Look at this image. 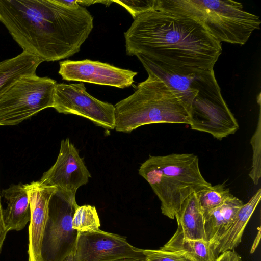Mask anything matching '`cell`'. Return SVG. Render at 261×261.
Returning <instances> with one entry per match:
<instances>
[{"instance_id": "8", "label": "cell", "mask_w": 261, "mask_h": 261, "mask_svg": "<svg viewBox=\"0 0 261 261\" xmlns=\"http://www.w3.org/2000/svg\"><path fill=\"white\" fill-rule=\"evenodd\" d=\"M53 108L58 113L87 118L96 125L114 129L115 109L112 104L89 94L83 83L56 85Z\"/></svg>"}, {"instance_id": "24", "label": "cell", "mask_w": 261, "mask_h": 261, "mask_svg": "<svg viewBox=\"0 0 261 261\" xmlns=\"http://www.w3.org/2000/svg\"><path fill=\"white\" fill-rule=\"evenodd\" d=\"M3 210L0 200V253H1L2 246L8 232L4 223Z\"/></svg>"}, {"instance_id": "4", "label": "cell", "mask_w": 261, "mask_h": 261, "mask_svg": "<svg viewBox=\"0 0 261 261\" xmlns=\"http://www.w3.org/2000/svg\"><path fill=\"white\" fill-rule=\"evenodd\" d=\"M135 92L115 107V129L130 133L154 123L190 124L189 114L171 88L151 72Z\"/></svg>"}, {"instance_id": "28", "label": "cell", "mask_w": 261, "mask_h": 261, "mask_svg": "<svg viewBox=\"0 0 261 261\" xmlns=\"http://www.w3.org/2000/svg\"><path fill=\"white\" fill-rule=\"evenodd\" d=\"M63 261H75L74 251L69 254Z\"/></svg>"}, {"instance_id": "16", "label": "cell", "mask_w": 261, "mask_h": 261, "mask_svg": "<svg viewBox=\"0 0 261 261\" xmlns=\"http://www.w3.org/2000/svg\"><path fill=\"white\" fill-rule=\"evenodd\" d=\"M175 217L184 238L206 241L204 217L195 192L184 201Z\"/></svg>"}, {"instance_id": "17", "label": "cell", "mask_w": 261, "mask_h": 261, "mask_svg": "<svg viewBox=\"0 0 261 261\" xmlns=\"http://www.w3.org/2000/svg\"><path fill=\"white\" fill-rule=\"evenodd\" d=\"M43 62L40 58L24 51L0 61V95L21 76L36 74L38 66Z\"/></svg>"}, {"instance_id": "18", "label": "cell", "mask_w": 261, "mask_h": 261, "mask_svg": "<svg viewBox=\"0 0 261 261\" xmlns=\"http://www.w3.org/2000/svg\"><path fill=\"white\" fill-rule=\"evenodd\" d=\"M160 249L182 254L191 261H216L218 257L209 242L184 238L179 227L168 242Z\"/></svg>"}, {"instance_id": "2", "label": "cell", "mask_w": 261, "mask_h": 261, "mask_svg": "<svg viewBox=\"0 0 261 261\" xmlns=\"http://www.w3.org/2000/svg\"><path fill=\"white\" fill-rule=\"evenodd\" d=\"M0 22L23 51L48 62L80 51L93 28L85 7L59 0H0Z\"/></svg>"}, {"instance_id": "29", "label": "cell", "mask_w": 261, "mask_h": 261, "mask_svg": "<svg viewBox=\"0 0 261 261\" xmlns=\"http://www.w3.org/2000/svg\"><path fill=\"white\" fill-rule=\"evenodd\" d=\"M143 260L140 259L131 258V259H123L119 260L117 261H143Z\"/></svg>"}, {"instance_id": "20", "label": "cell", "mask_w": 261, "mask_h": 261, "mask_svg": "<svg viewBox=\"0 0 261 261\" xmlns=\"http://www.w3.org/2000/svg\"><path fill=\"white\" fill-rule=\"evenodd\" d=\"M100 226V220L95 206H77L72 218V227L77 232L96 230Z\"/></svg>"}, {"instance_id": "10", "label": "cell", "mask_w": 261, "mask_h": 261, "mask_svg": "<svg viewBox=\"0 0 261 261\" xmlns=\"http://www.w3.org/2000/svg\"><path fill=\"white\" fill-rule=\"evenodd\" d=\"M91 174L83 159L68 138L61 142L59 153L55 164L44 172L41 184L56 187L61 192L75 197L77 189L86 184Z\"/></svg>"}, {"instance_id": "7", "label": "cell", "mask_w": 261, "mask_h": 261, "mask_svg": "<svg viewBox=\"0 0 261 261\" xmlns=\"http://www.w3.org/2000/svg\"><path fill=\"white\" fill-rule=\"evenodd\" d=\"M78 205L75 197L57 190L51 197L44 229L40 261H63L74 250L77 231L72 218Z\"/></svg>"}, {"instance_id": "13", "label": "cell", "mask_w": 261, "mask_h": 261, "mask_svg": "<svg viewBox=\"0 0 261 261\" xmlns=\"http://www.w3.org/2000/svg\"><path fill=\"white\" fill-rule=\"evenodd\" d=\"M7 203L3 210V218L8 232L23 229L30 221L29 196L25 185H12L2 192Z\"/></svg>"}, {"instance_id": "25", "label": "cell", "mask_w": 261, "mask_h": 261, "mask_svg": "<svg viewBox=\"0 0 261 261\" xmlns=\"http://www.w3.org/2000/svg\"><path fill=\"white\" fill-rule=\"evenodd\" d=\"M232 251H225L220 254L216 259V261H231Z\"/></svg>"}, {"instance_id": "9", "label": "cell", "mask_w": 261, "mask_h": 261, "mask_svg": "<svg viewBox=\"0 0 261 261\" xmlns=\"http://www.w3.org/2000/svg\"><path fill=\"white\" fill-rule=\"evenodd\" d=\"M74 253L75 261L144 259L141 249L130 245L125 237L100 229L77 232Z\"/></svg>"}, {"instance_id": "19", "label": "cell", "mask_w": 261, "mask_h": 261, "mask_svg": "<svg viewBox=\"0 0 261 261\" xmlns=\"http://www.w3.org/2000/svg\"><path fill=\"white\" fill-rule=\"evenodd\" d=\"M195 194L203 214L221 205L232 195L223 184L205 187Z\"/></svg>"}, {"instance_id": "21", "label": "cell", "mask_w": 261, "mask_h": 261, "mask_svg": "<svg viewBox=\"0 0 261 261\" xmlns=\"http://www.w3.org/2000/svg\"><path fill=\"white\" fill-rule=\"evenodd\" d=\"M253 150L252 164L249 176L255 185H257L261 176V122L260 113L256 129L250 140Z\"/></svg>"}, {"instance_id": "11", "label": "cell", "mask_w": 261, "mask_h": 261, "mask_svg": "<svg viewBox=\"0 0 261 261\" xmlns=\"http://www.w3.org/2000/svg\"><path fill=\"white\" fill-rule=\"evenodd\" d=\"M63 80L125 88L134 82L137 72L98 61L85 59L60 62L58 71Z\"/></svg>"}, {"instance_id": "15", "label": "cell", "mask_w": 261, "mask_h": 261, "mask_svg": "<svg viewBox=\"0 0 261 261\" xmlns=\"http://www.w3.org/2000/svg\"><path fill=\"white\" fill-rule=\"evenodd\" d=\"M243 202L232 195L221 205L203 214L206 241L212 244L227 228Z\"/></svg>"}, {"instance_id": "22", "label": "cell", "mask_w": 261, "mask_h": 261, "mask_svg": "<svg viewBox=\"0 0 261 261\" xmlns=\"http://www.w3.org/2000/svg\"><path fill=\"white\" fill-rule=\"evenodd\" d=\"M140 249L144 255L143 261H191L184 255L174 252L160 249Z\"/></svg>"}, {"instance_id": "6", "label": "cell", "mask_w": 261, "mask_h": 261, "mask_svg": "<svg viewBox=\"0 0 261 261\" xmlns=\"http://www.w3.org/2000/svg\"><path fill=\"white\" fill-rule=\"evenodd\" d=\"M57 82L36 74L23 75L0 95V125L20 123L53 106Z\"/></svg>"}, {"instance_id": "26", "label": "cell", "mask_w": 261, "mask_h": 261, "mask_svg": "<svg viewBox=\"0 0 261 261\" xmlns=\"http://www.w3.org/2000/svg\"><path fill=\"white\" fill-rule=\"evenodd\" d=\"M260 238V229H259L257 234L253 242V245L252 246L250 252L251 253H253L255 250L256 248L257 247L258 245L259 244Z\"/></svg>"}, {"instance_id": "12", "label": "cell", "mask_w": 261, "mask_h": 261, "mask_svg": "<svg viewBox=\"0 0 261 261\" xmlns=\"http://www.w3.org/2000/svg\"><path fill=\"white\" fill-rule=\"evenodd\" d=\"M25 186L31 214L29 226V261H40L42 239L48 218L49 203L57 188L44 185L40 181H33Z\"/></svg>"}, {"instance_id": "27", "label": "cell", "mask_w": 261, "mask_h": 261, "mask_svg": "<svg viewBox=\"0 0 261 261\" xmlns=\"http://www.w3.org/2000/svg\"><path fill=\"white\" fill-rule=\"evenodd\" d=\"M231 261H241V256L234 250L232 251Z\"/></svg>"}, {"instance_id": "1", "label": "cell", "mask_w": 261, "mask_h": 261, "mask_svg": "<svg viewBox=\"0 0 261 261\" xmlns=\"http://www.w3.org/2000/svg\"><path fill=\"white\" fill-rule=\"evenodd\" d=\"M124 33L126 53L175 69L213 70L222 53L197 19L161 7H151L134 19Z\"/></svg>"}, {"instance_id": "3", "label": "cell", "mask_w": 261, "mask_h": 261, "mask_svg": "<svg viewBox=\"0 0 261 261\" xmlns=\"http://www.w3.org/2000/svg\"><path fill=\"white\" fill-rule=\"evenodd\" d=\"M138 172L160 200L162 214L172 219L190 195L212 186L201 173L198 156L192 153L150 155Z\"/></svg>"}, {"instance_id": "5", "label": "cell", "mask_w": 261, "mask_h": 261, "mask_svg": "<svg viewBox=\"0 0 261 261\" xmlns=\"http://www.w3.org/2000/svg\"><path fill=\"white\" fill-rule=\"evenodd\" d=\"M159 6L198 20L217 41L244 45L259 29V17L243 10L241 3L231 0H155Z\"/></svg>"}, {"instance_id": "23", "label": "cell", "mask_w": 261, "mask_h": 261, "mask_svg": "<svg viewBox=\"0 0 261 261\" xmlns=\"http://www.w3.org/2000/svg\"><path fill=\"white\" fill-rule=\"evenodd\" d=\"M125 8L134 19L139 14L149 9L151 1H113Z\"/></svg>"}, {"instance_id": "14", "label": "cell", "mask_w": 261, "mask_h": 261, "mask_svg": "<svg viewBox=\"0 0 261 261\" xmlns=\"http://www.w3.org/2000/svg\"><path fill=\"white\" fill-rule=\"evenodd\" d=\"M261 197L259 189L249 201L239 208L229 226L212 244L211 246L217 257L227 251H232L241 243L244 229Z\"/></svg>"}]
</instances>
